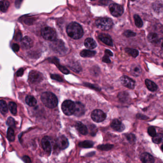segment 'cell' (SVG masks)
Segmentation results:
<instances>
[{"label":"cell","instance_id":"obj_1","mask_svg":"<svg viewBox=\"0 0 163 163\" xmlns=\"http://www.w3.org/2000/svg\"><path fill=\"white\" fill-rule=\"evenodd\" d=\"M68 35L74 39L82 38L83 35V31L82 26L77 22H73L69 24L67 28Z\"/></svg>","mask_w":163,"mask_h":163},{"label":"cell","instance_id":"obj_2","mask_svg":"<svg viewBox=\"0 0 163 163\" xmlns=\"http://www.w3.org/2000/svg\"><path fill=\"white\" fill-rule=\"evenodd\" d=\"M41 100L45 106L49 108H54L58 104V100L55 95L52 93L47 92L42 93Z\"/></svg>","mask_w":163,"mask_h":163},{"label":"cell","instance_id":"obj_3","mask_svg":"<svg viewBox=\"0 0 163 163\" xmlns=\"http://www.w3.org/2000/svg\"><path fill=\"white\" fill-rule=\"evenodd\" d=\"M97 27L102 30H108L113 25V22L111 19L108 18H102L96 21Z\"/></svg>","mask_w":163,"mask_h":163},{"label":"cell","instance_id":"obj_4","mask_svg":"<svg viewBox=\"0 0 163 163\" xmlns=\"http://www.w3.org/2000/svg\"><path fill=\"white\" fill-rule=\"evenodd\" d=\"M41 34L45 40L54 41L57 39L56 32L54 29L49 27L43 28L41 30Z\"/></svg>","mask_w":163,"mask_h":163},{"label":"cell","instance_id":"obj_5","mask_svg":"<svg viewBox=\"0 0 163 163\" xmlns=\"http://www.w3.org/2000/svg\"><path fill=\"white\" fill-rule=\"evenodd\" d=\"M61 108L66 115L71 116L74 114L75 112V103L71 100H66L62 103Z\"/></svg>","mask_w":163,"mask_h":163},{"label":"cell","instance_id":"obj_6","mask_svg":"<svg viewBox=\"0 0 163 163\" xmlns=\"http://www.w3.org/2000/svg\"><path fill=\"white\" fill-rule=\"evenodd\" d=\"M91 117L94 122L100 123L102 122L105 119L106 115L102 110L96 109L92 112Z\"/></svg>","mask_w":163,"mask_h":163},{"label":"cell","instance_id":"obj_7","mask_svg":"<svg viewBox=\"0 0 163 163\" xmlns=\"http://www.w3.org/2000/svg\"><path fill=\"white\" fill-rule=\"evenodd\" d=\"M42 74L37 71H32L29 75V80L33 84L39 83L43 80Z\"/></svg>","mask_w":163,"mask_h":163},{"label":"cell","instance_id":"obj_8","mask_svg":"<svg viewBox=\"0 0 163 163\" xmlns=\"http://www.w3.org/2000/svg\"><path fill=\"white\" fill-rule=\"evenodd\" d=\"M109 10L110 14L114 17H119L123 13V7L117 4H111L110 5Z\"/></svg>","mask_w":163,"mask_h":163},{"label":"cell","instance_id":"obj_9","mask_svg":"<svg viewBox=\"0 0 163 163\" xmlns=\"http://www.w3.org/2000/svg\"><path fill=\"white\" fill-rule=\"evenodd\" d=\"M50 137L48 136L43 137L42 139V146L45 152L48 154L50 155L52 151Z\"/></svg>","mask_w":163,"mask_h":163},{"label":"cell","instance_id":"obj_10","mask_svg":"<svg viewBox=\"0 0 163 163\" xmlns=\"http://www.w3.org/2000/svg\"><path fill=\"white\" fill-rule=\"evenodd\" d=\"M52 48L53 49L55 52L58 54H65L66 51V49L64 43L60 41L53 42L52 45Z\"/></svg>","mask_w":163,"mask_h":163},{"label":"cell","instance_id":"obj_11","mask_svg":"<svg viewBox=\"0 0 163 163\" xmlns=\"http://www.w3.org/2000/svg\"><path fill=\"white\" fill-rule=\"evenodd\" d=\"M120 81L122 85L128 88L133 89L135 87V82L128 76H122L120 78Z\"/></svg>","mask_w":163,"mask_h":163},{"label":"cell","instance_id":"obj_12","mask_svg":"<svg viewBox=\"0 0 163 163\" xmlns=\"http://www.w3.org/2000/svg\"><path fill=\"white\" fill-rule=\"evenodd\" d=\"M58 147L61 150L66 149L69 146V142L65 136L62 135L58 137L56 141Z\"/></svg>","mask_w":163,"mask_h":163},{"label":"cell","instance_id":"obj_13","mask_svg":"<svg viewBox=\"0 0 163 163\" xmlns=\"http://www.w3.org/2000/svg\"><path fill=\"white\" fill-rule=\"evenodd\" d=\"M110 126L113 129L118 132H122L125 129L124 125L118 119L113 120Z\"/></svg>","mask_w":163,"mask_h":163},{"label":"cell","instance_id":"obj_14","mask_svg":"<svg viewBox=\"0 0 163 163\" xmlns=\"http://www.w3.org/2000/svg\"><path fill=\"white\" fill-rule=\"evenodd\" d=\"M33 40L28 36H25L21 41V46L24 49H29L33 46Z\"/></svg>","mask_w":163,"mask_h":163},{"label":"cell","instance_id":"obj_15","mask_svg":"<svg viewBox=\"0 0 163 163\" xmlns=\"http://www.w3.org/2000/svg\"><path fill=\"white\" fill-rule=\"evenodd\" d=\"M85 113V108L83 104L80 102H76L75 103V110L74 115L76 116H81Z\"/></svg>","mask_w":163,"mask_h":163},{"label":"cell","instance_id":"obj_16","mask_svg":"<svg viewBox=\"0 0 163 163\" xmlns=\"http://www.w3.org/2000/svg\"><path fill=\"white\" fill-rule=\"evenodd\" d=\"M98 37H99L100 40L104 44L108 45L109 46H113V40L110 35L107 34H99Z\"/></svg>","mask_w":163,"mask_h":163},{"label":"cell","instance_id":"obj_17","mask_svg":"<svg viewBox=\"0 0 163 163\" xmlns=\"http://www.w3.org/2000/svg\"><path fill=\"white\" fill-rule=\"evenodd\" d=\"M141 160L143 163H154L153 157L147 153H144L140 156Z\"/></svg>","mask_w":163,"mask_h":163},{"label":"cell","instance_id":"obj_18","mask_svg":"<svg viewBox=\"0 0 163 163\" xmlns=\"http://www.w3.org/2000/svg\"><path fill=\"white\" fill-rule=\"evenodd\" d=\"M49 60L51 62H53L54 64H55L57 65L58 68L59 69V70L61 72L63 73H64V74L67 75V74L69 73V71L66 67L62 66L61 65H60L59 64V62H58V59L55 57H53L52 58H49Z\"/></svg>","mask_w":163,"mask_h":163},{"label":"cell","instance_id":"obj_19","mask_svg":"<svg viewBox=\"0 0 163 163\" xmlns=\"http://www.w3.org/2000/svg\"><path fill=\"white\" fill-rule=\"evenodd\" d=\"M75 127L79 132L83 135H86L88 134V128L85 125L82 123V122H77L76 124Z\"/></svg>","mask_w":163,"mask_h":163},{"label":"cell","instance_id":"obj_20","mask_svg":"<svg viewBox=\"0 0 163 163\" xmlns=\"http://www.w3.org/2000/svg\"><path fill=\"white\" fill-rule=\"evenodd\" d=\"M84 45L86 47L89 49H93L97 47V44L96 42L93 39L88 38L86 39L84 42Z\"/></svg>","mask_w":163,"mask_h":163},{"label":"cell","instance_id":"obj_21","mask_svg":"<svg viewBox=\"0 0 163 163\" xmlns=\"http://www.w3.org/2000/svg\"><path fill=\"white\" fill-rule=\"evenodd\" d=\"M147 38L148 41L153 44H158L159 41L158 35L154 32L150 33L147 36Z\"/></svg>","mask_w":163,"mask_h":163},{"label":"cell","instance_id":"obj_22","mask_svg":"<svg viewBox=\"0 0 163 163\" xmlns=\"http://www.w3.org/2000/svg\"><path fill=\"white\" fill-rule=\"evenodd\" d=\"M145 83H146L147 88L150 91L154 92V91H156L157 89V86L156 83L149 79H146L145 81Z\"/></svg>","mask_w":163,"mask_h":163},{"label":"cell","instance_id":"obj_23","mask_svg":"<svg viewBox=\"0 0 163 163\" xmlns=\"http://www.w3.org/2000/svg\"><path fill=\"white\" fill-rule=\"evenodd\" d=\"M94 143L90 140H85L82 141L79 143V146L82 148H89L93 147Z\"/></svg>","mask_w":163,"mask_h":163},{"label":"cell","instance_id":"obj_24","mask_svg":"<svg viewBox=\"0 0 163 163\" xmlns=\"http://www.w3.org/2000/svg\"><path fill=\"white\" fill-rule=\"evenodd\" d=\"M96 54V52L89 50H84L80 52V56L83 57H91L94 56Z\"/></svg>","mask_w":163,"mask_h":163},{"label":"cell","instance_id":"obj_25","mask_svg":"<svg viewBox=\"0 0 163 163\" xmlns=\"http://www.w3.org/2000/svg\"><path fill=\"white\" fill-rule=\"evenodd\" d=\"M25 102L28 106H34L37 105V101L35 98L32 96H27L25 98Z\"/></svg>","mask_w":163,"mask_h":163},{"label":"cell","instance_id":"obj_26","mask_svg":"<svg viewBox=\"0 0 163 163\" xmlns=\"http://www.w3.org/2000/svg\"><path fill=\"white\" fill-rule=\"evenodd\" d=\"M7 137L10 142H14L15 140L14 131L12 127H9L7 132Z\"/></svg>","mask_w":163,"mask_h":163},{"label":"cell","instance_id":"obj_27","mask_svg":"<svg viewBox=\"0 0 163 163\" xmlns=\"http://www.w3.org/2000/svg\"><path fill=\"white\" fill-rule=\"evenodd\" d=\"M8 106L6 103L5 101L1 100L0 101V111L1 114L5 115L7 113Z\"/></svg>","mask_w":163,"mask_h":163},{"label":"cell","instance_id":"obj_28","mask_svg":"<svg viewBox=\"0 0 163 163\" xmlns=\"http://www.w3.org/2000/svg\"><path fill=\"white\" fill-rule=\"evenodd\" d=\"M131 72L132 75H133L134 76H138L141 73L142 70L139 66L135 65L134 66H132Z\"/></svg>","mask_w":163,"mask_h":163},{"label":"cell","instance_id":"obj_29","mask_svg":"<svg viewBox=\"0 0 163 163\" xmlns=\"http://www.w3.org/2000/svg\"><path fill=\"white\" fill-rule=\"evenodd\" d=\"M0 4V9L2 12L6 11L10 6V3L7 1H1Z\"/></svg>","mask_w":163,"mask_h":163},{"label":"cell","instance_id":"obj_30","mask_svg":"<svg viewBox=\"0 0 163 163\" xmlns=\"http://www.w3.org/2000/svg\"><path fill=\"white\" fill-rule=\"evenodd\" d=\"M133 18H134V22H135V24L136 26L137 27H142L143 25V23L142 19H141V18L140 17V16L136 14L133 16Z\"/></svg>","mask_w":163,"mask_h":163},{"label":"cell","instance_id":"obj_31","mask_svg":"<svg viewBox=\"0 0 163 163\" xmlns=\"http://www.w3.org/2000/svg\"><path fill=\"white\" fill-rule=\"evenodd\" d=\"M9 108L13 115H16L17 113V106L15 103L10 102L9 103Z\"/></svg>","mask_w":163,"mask_h":163},{"label":"cell","instance_id":"obj_32","mask_svg":"<svg viewBox=\"0 0 163 163\" xmlns=\"http://www.w3.org/2000/svg\"><path fill=\"white\" fill-rule=\"evenodd\" d=\"M125 52L127 54L133 56V57H136L139 55V52L137 50H136V49H125Z\"/></svg>","mask_w":163,"mask_h":163},{"label":"cell","instance_id":"obj_33","mask_svg":"<svg viewBox=\"0 0 163 163\" xmlns=\"http://www.w3.org/2000/svg\"><path fill=\"white\" fill-rule=\"evenodd\" d=\"M113 146V145L110 144H101L98 146L97 148L100 150L108 151L111 149Z\"/></svg>","mask_w":163,"mask_h":163},{"label":"cell","instance_id":"obj_34","mask_svg":"<svg viewBox=\"0 0 163 163\" xmlns=\"http://www.w3.org/2000/svg\"><path fill=\"white\" fill-rule=\"evenodd\" d=\"M163 135L162 134H157L155 136L153 137V141L154 143L159 144L162 142Z\"/></svg>","mask_w":163,"mask_h":163},{"label":"cell","instance_id":"obj_35","mask_svg":"<svg viewBox=\"0 0 163 163\" xmlns=\"http://www.w3.org/2000/svg\"><path fill=\"white\" fill-rule=\"evenodd\" d=\"M7 124L8 126H9L11 127H15V122L14 118L12 117H9L7 119Z\"/></svg>","mask_w":163,"mask_h":163},{"label":"cell","instance_id":"obj_36","mask_svg":"<svg viewBox=\"0 0 163 163\" xmlns=\"http://www.w3.org/2000/svg\"><path fill=\"white\" fill-rule=\"evenodd\" d=\"M148 134L153 137L155 136L157 134L155 128L153 126H150L148 128Z\"/></svg>","mask_w":163,"mask_h":163},{"label":"cell","instance_id":"obj_37","mask_svg":"<svg viewBox=\"0 0 163 163\" xmlns=\"http://www.w3.org/2000/svg\"><path fill=\"white\" fill-rule=\"evenodd\" d=\"M124 35L127 37H134L136 36V34L131 31L127 30L124 32Z\"/></svg>","mask_w":163,"mask_h":163},{"label":"cell","instance_id":"obj_38","mask_svg":"<svg viewBox=\"0 0 163 163\" xmlns=\"http://www.w3.org/2000/svg\"><path fill=\"white\" fill-rule=\"evenodd\" d=\"M126 138L128 141H129L131 143L135 142L136 140V137L133 134H128L126 136Z\"/></svg>","mask_w":163,"mask_h":163},{"label":"cell","instance_id":"obj_39","mask_svg":"<svg viewBox=\"0 0 163 163\" xmlns=\"http://www.w3.org/2000/svg\"><path fill=\"white\" fill-rule=\"evenodd\" d=\"M51 77L52 79H53L54 80H57V81H59V82H62L63 81V79L58 75L53 74V75H51Z\"/></svg>","mask_w":163,"mask_h":163},{"label":"cell","instance_id":"obj_40","mask_svg":"<svg viewBox=\"0 0 163 163\" xmlns=\"http://www.w3.org/2000/svg\"><path fill=\"white\" fill-rule=\"evenodd\" d=\"M12 49L14 51L18 52L20 49V47H19V45L17 44H14L12 45Z\"/></svg>","mask_w":163,"mask_h":163},{"label":"cell","instance_id":"obj_41","mask_svg":"<svg viewBox=\"0 0 163 163\" xmlns=\"http://www.w3.org/2000/svg\"><path fill=\"white\" fill-rule=\"evenodd\" d=\"M102 61H103V62H106V63H110V60L109 56L106 55L103 57V59H102Z\"/></svg>","mask_w":163,"mask_h":163},{"label":"cell","instance_id":"obj_42","mask_svg":"<svg viewBox=\"0 0 163 163\" xmlns=\"http://www.w3.org/2000/svg\"><path fill=\"white\" fill-rule=\"evenodd\" d=\"M24 70L23 68H21L17 72V76H21L24 74Z\"/></svg>","mask_w":163,"mask_h":163},{"label":"cell","instance_id":"obj_43","mask_svg":"<svg viewBox=\"0 0 163 163\" xmlns=\"http://www.w3.org/2000/svg\"><path fill=\"white\" fill-rule=\"evenodd\" d=\"M105 53L106 55H108V56H112L113 55V52L109 50H106L105 52Z\"/></svg>","mask_w":163,"mask_h":163},{"label":"cell","instance_id":"obj_44","mask_svg":"<svg viewBox=\"0 0 163 163\" xmlns=\"http://www.w3.org/2000/svg\"><path fill=\"white\" fill-rule=\"evenodd\" d=\"M158 44H159V46H160L161 48L163 50V38H161L160 39L158 42Z\"/></svg>","mask_w":163,"mask_h":163},{"label":"cell","instance_id":"obj_45","mask_svg":"<svg viewBox=\"0 0 163 163\" xmlns=\"http://www.w3.org/2000/svg\"><path fill=\"white\" fill-rule=\"evenodd\" d=\"M28 158V157L27 156H25V157H24V158H23V159H24V160L25 161V162H27V161H25V159H26L25 158ZM30 162H31V160H30V159L27 160V163H30Z\"/></svg>","mask_w":163,"mask_h":163},{"label":"cell","instance_id":"obj_46","mask_svg":"<svg viewBox=\"0 0 163 163\" xmlns=\"http://www.w3.org/2000/svg\"><path fill=\"white\" fill-rule=\"evenodd\" d=\"M161 149L162 150V151H163V144H162V146H161Z\"/></svg>","mask_w":163,"mask_h":163},{"label":"cell","instance_id":"obj_47","mask_svg":"<svg viewBox=\"0 0 163 163\" xmlns=\"http://www.w3.org/2000/svg\"><path fill=\"white\" fill-rule=\"evenodd\" d=\"M90 1H95V0H90Z\"/></svg>","mask_w":163,"mask_h":163},{"label":"cell","instance_id":"obj_48","mask_svg":"<svg viewBox=\"0 0 163 163\" xmlns=\"http://www.w3.org/2000/svg\"><path fill=\"white\" fill-rule=\"evenodd\" d=\"M162 65H163V64H162Z\"/></svg>","mask_w":163,"mask_h":163}]
</instances>
